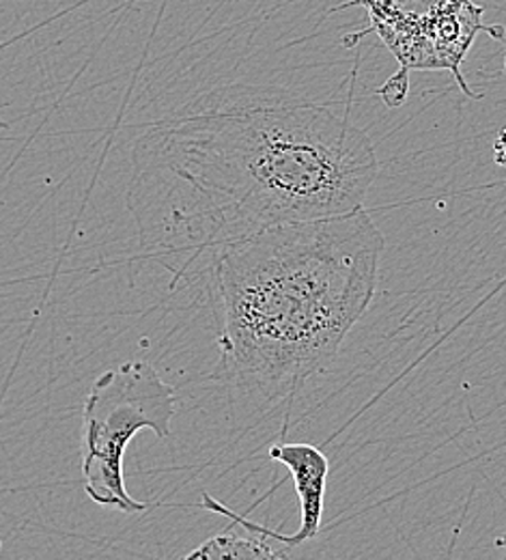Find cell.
Listing matches in <instances>:
<instances>
[{
  "mask_svg": "<svg viewBox=\"0 0 506 560\" xmlns=\"http://www.w3.org/2000/svg\"><path fill=\"white\" fill-rule=\"evenodd\" d=\"M384 233L356 210L272 226L210 255L220 324L214 380L233 408L291 406L368 311Z\"/></svg>",
  "mask_w": 506,
  "mask_h": 560,
  "instance_id": "7a4b0ae2",
  "label": "cell"
},
{
  "mask_svg": "<svg viewBox=\"0 0 506 560\" xmlns=\"http://www.w3.org/2000/svg\"><path fill=\"white\" fill-rule=\"evenodd\" d=\"M203 506L212 513H217L226 520H231V526L216 537L203 541L197 550L188 552V560H281L290 557L291 548L287 546H274L279 541V530H272L270 526L257 524L233 509L224 506L212 498L210 493H203Z\"/></svg>",
  "mask_w": 506,
  "mask_h": 560,
  "instance_id": "8992f818",
  "label": "cell"
},
{
  "mask_svg": "<svg viewBox=\"0 0 506 560\" xmlns=\"http://www.w3.org/2000/svg\"><path fill=\"white\" fill-rule=\"evenodd\" d=\"M270 459L283 464L290 470L295 495L299 500V528L295 535L279 533V541L295 548L315 539L321 530L326 486L330 475V459L321 448L313 444H274L270 448Z\"/></svg>",
  "mask_w": 506,
  "mask_h": 560,
  "instance_id": "5b68a950",
  "label": "cell"
},
{
  "mask_svg": "<svg viewBox=\"0 0 506 560\" xmlns=\"http://www.w3.org/2000/svg\"><path fill=\"white\" fill-rule=\"evenodd\" d=\"M175 412V388L145 360L108 369L93 382L82 408L80 455L84 491L95 504L128 515L145 511L126 488V451L143 429L166 440Z\"/></svg>",
  "mask_w": 506,
  "mask_h": 560,
  "instance_id": "3957f363",
  "label": "cell"
},
{
  "mask_svg": "<svg viewBox=\"0 0 506 560\" xmlns=\"http://www.w3.org/2000/svg\"><path fill=\"white\" fill-rule=\"evenodd\" d=\"M362 4L401 71L448 70L455 73L468 97H476L463 75L461 61L474 37L487 31L501 37V28L483 24V7L472 0H350Z\"/></svg>",
  "mask_w": 506,
  "mask_h": 560,
  "instance_id": "277c9868",
  "label": "cell"
},
{
  "mask_svg": "<svg viewBox=\"0 0 506 560\" xmlns=\"http://www.w3.org/2000/svg\"><path fill=\"white\" fill-rule=\"evenodd\" d=\"M379 162L348 115L283 89L226 86L134 147L130 206L155 257L203 255L252 233L362 210Z\"/></svg>",
  "mask_w": 506,
  "mask_h": 560,
  "instance_id": "6da1fadb",
  "label": "cell"
}]
</instances>
